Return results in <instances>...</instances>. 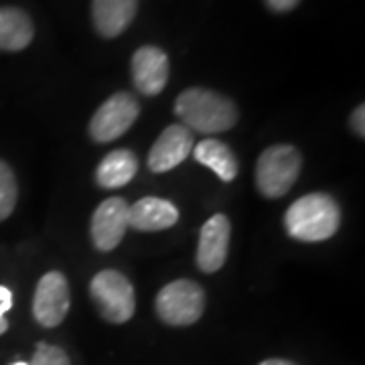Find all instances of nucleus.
Listing matches in <instances>:
<instances>
[{"instance_id": "5", "label": "nucleus", "mask_w": 365, "mask_h": 365, "mask_svg": "<svg viewBox=\"0 0 365 365\" xmlns=\"http://www.w3.org/2000/svg\"><path fill=\"white\" fill-rule=\"evenodd\" d=\"M205 311V292L193 280H175L158 292L157 314L170 327L197 323Z\"/></svg>"}, {"instance_id": "7", "label": "nucleus", "mask_w": 365, "mask_h": 365, "mask_svg": "<svg viewBox=\"0 0 365 365\" xmlns=\"http://www.w3.org/2000/svg\"><path fill=\"white\" fill-rule=\"evenodd\" d=\"M69 282L61 272H47L37 284L33 299V314L41 327L61 325L69 313Z\"/></svg>"}, {"instance_id": "1", "label": "nucleus", "mask_w": 365, "mask_h": 365, "mask_svg": "<svg viewBox=\"0 0 365 365\" xmlns=\"http://www.w3.org/2000/svg\"><path fill=\"white\" fill-rule=\"evenodd\" d=\"M175 114L182 126L203 134L230 130L240 118L237 108L230 98L205 88H189L182 91L175 102Z\"/></svg>"}, {"instance_id": "17", "label": "nucleus", "mask_w": 365, "mask_h": 365, "mask_svg": "<svg viewBox=\"0 0 365 365\" xmlns=\"http://www.w3.org/2000/svg\"><path fill=\"white\" fill-rule=\"evenodd\" d=\"M16 195H19V187H16L13 169L4 160H0V222L13 213Z\"/></svg>"}, {"instance_id": "23", "label": "nucleus", "mask_w": 365, "mask_h": 365, "mask_svg": "<svg viewBox=\"0 0 365 365\" xmlns=\"http://www.w3.org/2000/svg\"><path fill=\"white\" fill-rule=\"evenodd\" d=\"M6 329H9V321H6V317H4V314H0V335H2V333H6Z\"/></svg>"}, {"instance_id": "12", "label": "nucleus", "mask_w": 365, "mask_h": 365, "mask_svg": "<svg viewBox=\"0 0 365 365\" xmlns=\"http://www.w3.org/2000/svg\"><path fill=\"white\" fill-rule=\"evenodd\" d=\"M179 222V209L160 197H143L128 209V227L138 232H160Z\"/></svg>"}, {"instance_id": "14", "label": "nucleus", "mask_w": 365, "mask_h": 365, "mask_svg": "<svg viewBox=\"0 0 365 365\" xmlns=\"http://www.w3.org/2000/svg\"><path fill=\"white\" fill-rule=\"evenodd\" d=\"M35 37L31 16L14 6L0 9V51H23Z\"/></svg>"}, {"instance_id": "13", "label": "nucleus", "mask_w": 365, "mask_h": 365, "mask_svg": "<svg viewBox=\"0 0 365 365\" xmlns=\"http://www.w3.org/2000/svg\"><path fill=\"white\" fill-rule=\"evenodd\" d=\"M138 0H93L91 16L96 31L106 37L114 39L122 35L136 16Z\"/></svg>"}, {"instance_id": "3", "label": "nucleus", "mask_w": 365, "mask_h": 365, "mask_svg": "<svg viewBox=\"0 0 365 365\" xmlns=\"http://www.w3.org/2000/svg\"><path fill=\"white\" fill-rule=\"evenodd\" d=\"M302 157L294 146L276 144L266 148L256 165V187L268 199L284 197L297 182Z\"/></svg>"}, {"instance_id": "16", "label": "nucleus", "mask_w": 365, "mask_h": 365, "mask_svg": "<svg viewBox=\"0 0 365 365\" xmlns=\"http://www.w3.org/2000/svg\"><path fill=\"white\" fill-rule=\"evenodd\" d=\"M193 150H195L197 163L213 170L222 181L230 182L237 177V170H240L237 158L232 153V148L227 144H223L222 140L205 138L197 146H193Z\"/></svg>"}, {"instance_id": "19", "label": "nucleus", "mask_w": 365, "mask_h": 365, "mask_svg": "<svg viewBox=\"0 0 365 365\" xmlns=\"http://www.w3.org/2000/svg\"><path fill=\"white\" fill-rule=\"evenodd\" d=\"M351 126H353V132H355L359 138H364L365 136V106L364 104H359L355 110H353Z\"/></svg>"}, {"instance_id": "11", "label": "nucleus", "mask_w": 365, "mask_h": 365, "mask_svg": "<svg viewBox=\"0 0 365 365\" xmlns=\"http://www.w3.org/2000/svg\"><path fill=\"white\" fill-rule=\"evenodd\" d=\"M193 153V132L182 124H173L163 132L148 153V169L167 173L179 167Z\"/></svg>"}, {"instance_id": "10", "label": "nucleus", "mask_w": 365, "mask_h": 365, "mask_svg": "<svg viewBox=\"0 0 365 365\" xmlns=\"http://www.w3.org/2000/svg\"><path fill=\"white\" fill-rule=\"evenodd\" d=\"M132 81L143 96H158L169 81V57L158 47H140L132 57Z\"/></svg>"}, {"instance_id": "24", "label": "nucleus", "mask_w": 365, "mask_h": 365, "mask_svg": "<svg viewBox=\"0 0 365 365\" xmlns=\"http://www.w3.org/2000/svg\"><path fill=\"white\" fill-rule=\"evenodd\" d=\"M11 365H29V364H25V361H14V364H11Z\"/></svg>"}, {"instance_id": "8", "label": "nucleus", "mask_w": 365, "mask_h": 365, "mask_svg": "<svg viewBox=\"0 0 365 365\" xmlns=\"http://www.w3.org/2000/svg\"><path fill=\"white\" fill-rule=\"evenodd\" d=\"M130 205L122 197H110L93 211L91 217V240L100 252H110L122 242L128 230Z\"/></svg>"}, {"instance_id": "6", "label": "nucleus", "mask_w": 365, "mask_h": 365, "mask_svg": "<svg viewBox=\"0 0 365 365\" xmlns=\"http://www.w3.org/2000/svg\"><path fill=\"white\" fill-rule=\"evenodd\" d=\"M138 114H140L138 100L132 93L118 91L114 96H110L91 116L90 136L96 143H112L120 138L124 132L130 130Z\"/></svg>"}, {"instance_id": "2", "label": "nucleus", "mask_w": 365, "mask_h": 365, "mask_svg": "<svg viewBox=\"0 0 365 365\" xmlns=\"http://www.w3.org/2000/svg\"><path fill=\"white\" fill-rule=\"evenodd\" d=\"M284 225L288 235L299 242H325L339 230L341 209L331 195L311 193L288 207Z\"/></svg>"}, {"instance_id": "21", "label": "nucleus", "mask_w": 365, "mask_h": 365, "mask_svg": "<svg viewBox=\"0 0 365 365\" xmlns=\"http://www.w3.org/2000/svg\"><path fill=\"white\" fill-rule=\"evenodd\" d=\"M13 309V292L6 287H0V314L9 313Z\"/></svg>"}, {"instance_id": "18", "label": "nucleus", "mask_w": 365, "mask_h": 365, "mask_svg": "<svg viewBox=\"0 0 365 365\" xmlns=\"http://www.w3.org/2000/svg\"><path fill=\"white\" fill-rule=\"evenodd\" d=\"M29 365H71L69 364V357L67 353L57 347V345H49V343H39L35 355H33V361Z\"/></svg>"}, {"instance_id": "9", "label": "nucleus", "mask_w": 365, "mask_h": 365, "mask_svg": "<svg viewBox=\"0 0 365 365\" xmlns=\"http://www.w3.org/2000/svg\"><path fill=\"white\" fill-rule=\"evenodd\" d=\"M230 235H232V223L223 213L213 215L201 227L199 246H197V266L203 272H217L225 264L230 252Z\"/></svg>"}, {"instance_id": "4", "label": "nucleus", "mask_w": 365, "mask_h": 365, "mask_svg": "<svg viewBox=\"0 0 365 365\" xmlns=\"http://www.w3.org/2000/svg\"><path fill=\"white\" fill-rule=\"evenodd\" d=\"M90 294L106 321L122 325L130 321L136 311V297L130 280L118 270H102L93 276Z\"/></svg>"}, {"instance_id": "20", "label": "nucleus", "mask_w": 365, "mask_h": 365, "mask_svg": "<svg viewBox=\"0 0 365 365\" xmlns=\"http://www.w3.org/2000/svg\"><path fill=\"white\" fill-rule=\"evenodd\" d=\"M268 4V9L274 11V13H288L292 9L299 6L300 0H264Z\"/></svg>"}, {"instance_id": "15", "label": "nucleus", "mask_w": 365, "mask_h": 365, "mask_svg": "<svg viewBox=\"0 0 365 365\" xmlns=\"http://www.w3.org/2000/svg\"><path fill=\"white\" fill-rule=\"evenodd\" d=\"M138 170V160L134 157V153L126 148H118L112 150L104 157V160L98 165L96 170V182L102 189H118L124 187L134 179Z\"/></svg>"}, {"instance_id": "22", "label": "nucleus", "mask_w": 365, "mask_h": 365, "mask_svg": "<svg viewBox=\"0 0 365 365\" xmlns=\"http://www.w3.org/2000/svg\"><path fill=\"white\" fill-rule=\"evenodd\" d=\"M260 365H297V364L287 361V359H266V361H262Z\"/></svg>"}]
</instances>
